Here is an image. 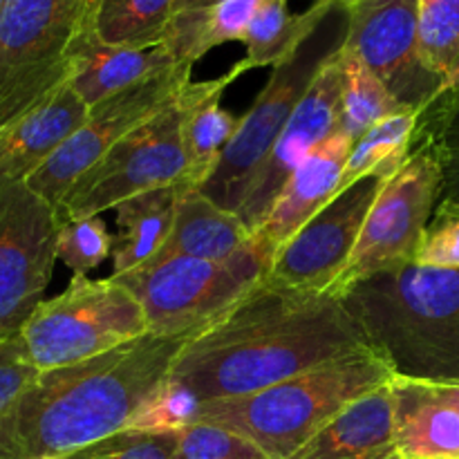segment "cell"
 <instances>
[{"label":"cell","mask_w":459,"mask_h":459,"mask_svg":"<svg viewBox=\"0 0 459 459\" xmlns=\"http://www.w3.org/2000/svg\"><path fill=\"white\" fill-rule=\"evenodd\" d=\"M186 184L152 188L128 197L115 209V245H112V276L134 272L151 263L173 231L175 215Z\"/></svg>","instance_id":"603a6c76"},{"label":"cell","mask_w":459,"mask_h":459,"mask_svg":"<svg viewBox=\"0 0 459 459\" xmlns=\"http://www.w3.org/2000/svg\"><path fill=\"white\" fill-rule=\"evenodd\" d=\"M348 9L345 49L361 58L403 108L424 115L446 85L421 56L417 0H361Z\"/></svg>","instance_id":"5bb4252c"},{"label":"cell","mask_w":459,"mask_h":459,"mask_svg":"<svg viewBox=\"0 0 459 459\" xmlns=\"http://www.w3.org/2000/svg\"><path fill=\"white\" fill-rule=\"evenodd\" d=\"M191 74L193 65L178 63L124 92L99 101L90 108L83 124L27 179V186L58 211L70 188L126 134L160 115L191 83Z\"/></svg>","instance_id":"8fae6325"},{"label":"cell","mask_w":459,"mask_h":459,"mask_svg":"<svg viewBox=\"0 0 459 459\" xmlns=\"http://www.w3.org/2000/svg\"><path fill=\"white\" fill-rule=\"evenodd\" d=\"M36 375L39 370L27 359L18 334L0 341V420L7 415L9 408L25 393Z\"/></svg>","instance_id":"836d02e7"},{"label":"cell","mask_w":459,"mask_h":459,"mask_svg":"<svg viewBox=\"0 0 459 459\" xmlns=\"http://www.w3.org/2000/svg\"><path fill=\"white\" fill-rule=\"evenodd\" d=\"M182 92L160 112L126 134L88 170L58 206L61 220H79L112 211L128 197L184 182Z\"/></svg>","instance_id":"30bf717a"},{"label":"cell","mask_w":459,"mask_h":459,"mask_svg":"<svg viewBox=\"0 0 459 459\" xmlns=\"http://www.w3.org/2000/svg\"><path fill=\"white\" fill-rule=\"evenodd\" d=\"M202 399L195 390L182 381L166 377L146 399L137 406L134 415L126 424V430L151 435H178L179 430L197 424Z\"/></svg>","instance_id":"f1b7e54d"},{"label":"cell","mask_w":459,"mask_h":459,"mask_svg":"<svg viewBox=\"0 0 459 459\" xmlns=\"http://www.w3.org/2000/svg\"><path fill=\"white\" fill-rule=\"evenodd\" d=\"M327 3H336V4H345V7H352V4L361 3V0H327Z\"/></svg>","instance_id":"f35d334b"},{"label":"cell","mask_w":459,"mask_h":459,"mask_svg":"<svg viewBox=\"0 0 459 459\" xmlns=\"http://www.w3.org/2000/svg\"><path fill=\"white\" fill-rule=\"evenodd\" d=\"M215 3H220V0H179L178 13L179 12H200V9L213 7Z\"/></svg>","instance_id":"74e56055"},{"label":"cell","mask_w":459,"mask_h":459,"mask_svg":"<svg viewBox=\"0 0 459 459\" xmlns=\"http://www.w3.org/2000/svg\"><path fill=\"white\" fill-rule=\"evenodd\" d=\"M415 264L433 269H459V209L446 202H439L437 211L430 218L420 247Z\"/></svg>","instance_id":"d6a6232c"},{"label":"cell","mask_w":459,"mask_h":459,"mask_svg":"<svg viewBox=\"0 0 459 459\" xmlns=\"http://www.w3.org/2000/svg\"><path fill=\"white\" fill-rule=\"evenodd\" d=\"M4 4H7V0H0V16H3L4 12Z\"/></svg>","instance_id":"ab89813d"},{"label":"cell","mask_w":459,"mask_h":459,"mask_svg":"<svg viewBox=\"0 0 459 459\" xmlns=\"http://www.w3.org/2000/svg\"><path fill=\"white\" fill-rule=\"evenodd\" d=\"M430 384H435V381H430ZM435 388L451 406H455L459 411V381L457 384H435Z\"/></svg>","instance_id":"8d00e7d4"},{"label":"cell","mask_w":459,"mask_h":459,"mask_svg":"<svg viewBox=\"0 0 459 459\" xmlns=\"http://www.w3.org/2000/svg\"><path fill=\"white\" fill-rule=\"evenodd\" d=\"M3 339H4V336H3V334H0V341H3ZM7 339H9V336H7Z\"/></svg>","instance_id":"b9f144b4"},{"label":"cell","mask_w":459,"mask_h":459,"mask_svg":"<svg viewBox=\"0 0 459 459\" xmlns=\"http://www.w3.org/2000/svg\"><path fill=\"white\" fill-rule=\"evenodd\" d=\"M437 142L442 155L459 152V88L444 92L421 115V128Z\"/></svg>","instance_id":"e575fe53"},{"label":"cell","mask_w":459,"mask_h":459,"mask_svg":"<svg viewBox=\"0 0 459 459\" xmlns=\"http://www.w3.org/2000/svg\"><path fill=\"white\" fill-rule=\"evenodd\" d=\"M179 0H94L92 31L101 43L152 48L178 13Z\"/></svg>","instance_id":"d4e9b609"},{"label":"cell","mask_w":459,"mask_h":459,"mask_svg":"<svg viewBox=\"0 0 459 459\" xmlns=\"http://www.w3.org/2000/svg\"><path fill=\"white\" fill-rule=\"evenodd\" d=\"M148 334L143 309L119 278L72 276L70 285L43 300L18 332L39 372L74 366Z\"/></svg>","instance_id":"52a82bcc"},{"label":"cell","mask_w":459,"mask_h":459,"mask_svg":"<svg viewBox=\"0 0 459 459\" xmlns=\"http://www.w3.org/2000/svg\"><path fill=\"white\" fill-rule=\"evenodd\" d=\"M421 112L406 110L379 121L352 143L341 191L370 173H397L420 139Z\"/></svg>","instance_id":"484cf974"},{"label":"cell","mask_w":459,"mask_h":459,"mask_svg":"<svg viewBox=\"0 0 459 459\" xmlns=\"http://www.w3.org/2000/svg\"><path fill=\"white\" fill-rule=\"evenodd\" d=\"M420 45L426 65L444 81L446 92L459 88V0H417Z\"/></svg>","instance_id":"83f0119b"},{"label":"cell","mask_w":459,"mask_h":459,"mask_svg":"<svg viewBox=\"0 0 459 459\" xmlns=\"http://www.w3.org/2000/svg\"><path fill=\"white\" fill-rule=\"evenodd\" d=\"M336 3L316 0L303 13L290 12V0H267L254 22L245 34L247 54L242 61V70H255V67H276L291 56L309 34L323 22Z\"/></svg>","instance_id":"cb8c5ba5"},{"label":"cell","mask_w":459,"mask_h":459,"mask_svg":"<svg viewBox=\"0 0 459 459\" xmlns=\"http://www.w3.org/2000/svg\"><path fill=\"white\" fill-rule=\"evenodd\" d=\"M186 341L146 334L88 361L39 372L0 420V459L67 457L126 430Z\"/></svg>","instance_id":"7a4b0ae2"},{"label":"cell","mask_w":459,"mask_h":459,"mask_svg":"<svg viewBox=\"0 0 459 459\" xmlns=\"http://www.w3.org/2000/svg\"><path fill=\"white\" fill-rule=\"evenodd\" d=\"M343 97H341L339 130L352 142L375 128L379 121L406 112L393 94L388 92L379 76L359 56L343 48Z\"/></svg>","instance_id":"4316f807"},{"label":"cell","mask_w":459,"mask_h":459,"mask_svg":"<svg viewBox=\"0 0 459 459\" xmlns=\"http://www.w3.org/2000/svg\"><path fill=\"white\" fill-rule=\"evenodd\" d=\"M394 448L399 459H459V411L430 381L393 375Z\"/></svg>","instance_id":"ac0fdd59"},{"label":"cell","mask_w":459,"mask_h":459,"mask_svg":"<svg viewBox=\"0 0 459 459\" xmlns=\"http://www.w3.org/2000/svg\"><path fill=\"white\" fill-rule=\"evenodd\" d=\"M442 195V151L420 130L402 169L385 182L368 213L357 247L327 294L341 296L366 278L412 263Z\"/></svg>","instance_id":"9c48e42d"},{"label":"cell","mask_w":459,"mask_h":459,"mask_svg":"<svg viewBox=\"0 0 459 459\" xmlns=\"http://www.w3.org/2000/svg\"><path fill=\"white\" fill-rule=\"evenodd\" d=\"M178 65L164 45L124 48L106 45L90 31L72 58L70 85L88 108Z\"/></svg>","instance_id":"44dd1931"},{"label":"cell","mask_w":459,"mask_h":459,"mask_svg":"<svg viewBox=\"0 0 459 459\" xmlns=\"http://www.w3.org/2000/svg\"><path fill=\"white\" fill-rule=\"evenodd\" d=\"M178 435H151L119 430L63 459H170Z\"/></svg>","instance_id":"1f68e13d"},{"label":"cell","mask_w":459,"mask_h":459,"mask_svg":"<svg viewBox=\"0 0 459 459\" xmlns=\"http://www.w3.org/2000/svg\"><path fill=\"white\" fill-rule=\"evenodd\" d=\"M94 0H7L0 16V126L67 83Z\"/></svg>","instance_id":"ba28073f"},{"label":"cell","mask_w":459,"mask_h":459,"mask_svg":"<svg viewBox=\"0 0 459 459\" xmlns=\"http://www.w3.org/2000/svg\"><path fill=\"white\" fill-rule=\"evenodd\" d=\"M339 299L394 375L457 384L459 269L408 263L357 282Z\"/></svg>","instance_id":"3957f363"},{"label":"cell","mask_w":459,"mask_h":459,"mask_svg":"<svg viewBox=\"0 0 459 459\" xmlns=\"http://www.w3.org/2000/svg\"><path fill=\"white\" fill-rule=\"evenodd\" d=\"M36 459H63V457H36Z\"/></svg>","instance_id":"60d3db41"},{"label":"cell","mask_w":459,"mask_h":459,"mask_svg":"<svg viewBox=\"0 0 459 459\" xmlns=\"http://www.w3.org/2000/svg\"><path fill=\"white\" fill-rule=\"evenodd\" d=\"M352 143L348 134L336 130L287 179L264 224L254 233L255 240L272 254V258L341 191Z\"/></svg>","instance_id":"2e32d148"},{"label":"cell","mask_w":459,"mask_h":459,"mask_svg":"<svg viewBox=\"0 0 459 459\" xmlns=\"http://www.w3.org/2000/svg\"><path fill=\"white\" fill-rule=\"evenodd\" d=\"M439 200L459 209V152L442 155V195Z\"/></svg>","instance_id":"d590c367"},{"label":"cell","mask_w":459,"mask_h":459,"mask_svg":"<svg viewBox=\"0 0 459 459\" xmlns=\"http://www.w3.org/2000/svg\"><path fill=\"white\" fill-rule=\"evenodd\" d=\"M393 375V368L375 350H363L260 393L204 402L197 421L245 435L272 459H290L332 417L388 385Z\"/></svg>","instance_id":"277c9868"},{"label":"cell","mask_w":459,"mask_h":459,"mask_svg":"<svg viewBox=\"0 0 459 459\" xmlns=\"http://www.w3.org/2000/svg\"><path fill=\"white\" fill-rule=\"evenodd\" d=\"M240 74H245L240 63L224 72L218 79L191 81L182 90V142L186 155V178L184 184L200 188L209 179L222 157L224 148L236 134L240 117L222 108L224 90Z\"/></svg>","instance_id":"ffe728a7"},{"label":"cell","mask_w":459,"mask_h":459,"mask_svg":"<svg viewBox=\"0 0 459 459\" xmlns=\"http://www.w3.org/2000/svg\"><path fill=\"white\" fill-rule=\"evenodd\" d=\"M251 231L238 213L224 211L197 188L182 193L173 231L151 263L166 258H197L224 263L251 242Z\"/></svg>","instance_id":"7402d4cb"},{"label":"cell","mask_w":459,"mask_h":459,"mask_svg":"<svg viewBox=\"0 0 459 459\" xmlns=\"http://www.w3.org/2000/svg\"><path fill=\"white\" fill-rule=\"evenodd\" d=\"M170 459H272L258 444L222 426L197 424L179 430Z\"/></svg>","instance_id":"4dcf8cb0"},{"label":"cell","mask_w":459,"mask_h":459,"mask_svg":"<svg viewBox=\"0 0 459 459\" xmlns=\"http://www.w3.org/2000/svg\"><path fill=\"white\" fill-rule=\"evenodd\" d=\"M350 27V9L334 4L321 25L287 61L276 65L267 83L240 117L236 134L224 148L218 166L197 191L224 211L238 213L255 175L276 146L287 121L307 94L318 72L345 48Z\"/></svg>","instance_id":"5b68a950"},{"label":"cell","mask_w":459,"mask_h":459,"mask_svg":"<svg viewBox=\"0 0 459 459\" xmlns=\"http://www.w3.org/2000/svg\"><path fill=\"white\" fill-rule=\"evenodd\" d=\"M363 350L370 345L339 296L263 281L184 343L169 377L202 402L245 397Z\"/></svg>","instance_id":"6da1fadb"},{"label":"cell","mask_w":459,"mask_h":459,"mask_svg":"<svg viewBox=\"0 0 459 459\" xmlns=\"http://www.w3.org/2000/svg\"><path fill=\"white\" fill-rule=\"evenodd\" d=\"M90 108L70 81L0 126V182H27L79 128Z\"/></svg>","instance_id":"e0dca14e"},{"label":"cell","mask_w":459,"mask_h":459,"mask_svg":"<svg viewBox=\"0 0 459 459\" xmlns=\"http://www.w3.org/2000/svg\"><path fill=\"white\" fill-rule=\"evenodd\" d=\"M343 81V49H341L334 58L323 65L314 83L309 85L307 94L299 103L291 119L287 121L276 146L267 155L245 202L238 209V218L245 222L251 236L264 224L287 179L327 137L339 130Z\"/></svg>","instance_id":"9a60e30c"},{"label":"cell","mask_w":459,"mask_h":459,"mask_svg":"<svg viewBox=\"0 0 459 459\" xmlns=\"http://www.w3.org/2000/svg\"><path fill=\"white\" fill-rule=\"evenodd\" d=\"M394 173H370L336 193L272 258L264 281L278 287L330 291L350 263L372 204Z\"/></svg>","instance_id":"4fadbf2b"},{"label":"cell","mask_w":459,"mask_h":459,"mask_svg":"<svg viewBox=\"0 0 459 459\" xmlns=\"http://www.w3.org/2000/svg\"><path fill=\"white\" fill-rule=\"evenodd\" d=\"M269 264L272 254L251 238L240 254L224 263L166 258L115 278L142 305L148 334L193 339L263 282Z\"/></svg>","instance_id":"8992f818"},{"label":"cell","mask_w":459,"mask_h":459,"mask_svg":"<svg viewBox=\"0 0 459 459\" xmlns=\"http://www.w3.org/2000/svg\"><path fill=\"white\" fill-rule=\"evenodd\" d=\"M115 236L108 231L101 215L79 220H61L58 233V260L72 276H88L106 258L112 255Z\"/></svg>","instance_id":"f546056e"},{"label":"cell","mask_w":459,"mask_h":459,"mask_svg":"<svg viewBox=\"0 0 459 459\" xmlns=\"http://www.w3.org/2000/svg\"><path fill=\"white\" fill-rule=\"evenodd\" d=\"M290 459H399L388 385L345 406Z\"/></svg>","instance_id":"d6986e66"},{"label":"cell","mask_w":459,"mask_h":459,"mask_svg":"<svg viewBox=\"0 0 459 459\" xmlns=\"http://www.w3.org/2000/svg\"><path fill=\"white\" fill-rule=\"evenodd\" d=\"M61 215L25 182H0V334L16 336L43 303Z\"/></svg>","instance_id":"7c38bea8"}]
</instances>
